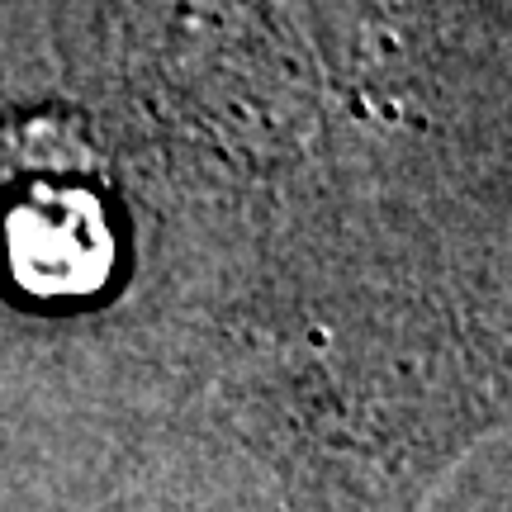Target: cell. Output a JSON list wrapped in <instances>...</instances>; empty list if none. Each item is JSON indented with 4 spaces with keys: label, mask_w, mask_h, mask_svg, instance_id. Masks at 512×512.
Returning <instances> with one entry per match:
<instances>
[{
    "label": "cell",
    "mask_w": 512,
    "mask_h": 512,
    "mask_svg": "<svg viewBox=\"0 0 512 512\" xmlns=\"http://www.w3.org/2000/svg\"><path fill=\"white\" fill-rule=\"evenodd\" d=\"M0 247L38 299L95 294L114 271L105 152L62 114L0 128Z\"/></svg>",
    "instance_id": "6da1fadb"
}]
</instances>
